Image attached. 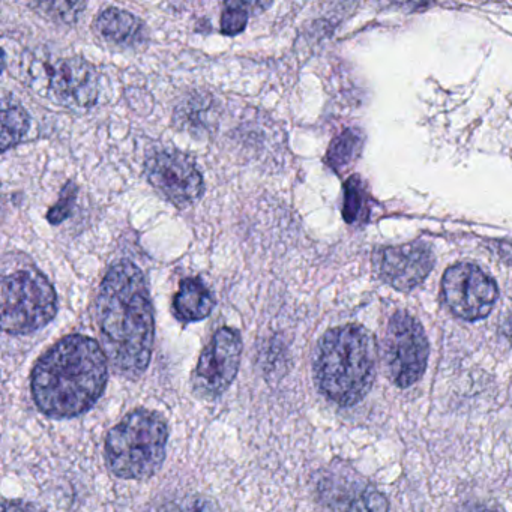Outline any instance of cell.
<instances>
[{
    "instance_id": "obj_11",
    "label": "cell",
    "mask_w": 512,
    "mask_h": 512,
    "mask_svg": "<svg viewBox=\"0 0 512 512\" xmlns=\"http://www.w3.org/2000/svg\"><path fill=\"white\" fill-rule=\"evenodd\" d=\"M433 263L430 247L422 242L385 248L376 254L380 277L397 290L419 286L430 274Z\"/></svg>"
},
{
    "instance_id": "obj_7",
    "label": "cell",
    "mask_w": 512,
    "mask_h": 512,
    "mask_svg": "<svg viewBox=\"0 0 512 512\" xmlns=\"http://www.w3.org/2000/svg\"><path fill=\"white\" fill-rule=\"evenodd\" d=\"M241 356L239 332L233 328L218 329L203 349L196 370L191 374L194 394L202 400L221 397L238 376Z\"/></svg>"
},
{
    "instance_id": "obj_9",
    "label": "cell",
    "mask_w": 512,
    "mask_h": 512,
    "mask_svg": "<svg viewBox=\"0 0 512 512\" xmlns=\"http://www.w3.org/2000/svg\"><path fill=\"white\" fill-rule=\"evenodd\" d=\"M442 289L452 313L469 322L484 319L496 304V283L472 263L451 266L443 275Z\"/></svg>"
},
{
    "instance_id": "obj_2",
    "label": "cell",
    "mask_w": 512,
    "mask_h": 512,
    "mask_svg": "<svg viewBox=\"0 0 512 512\" xmlns=\"http://www.w3.org/2000/svg\"><path fill=\"white\" fill-rule=\"evenodd\" d=\"M107 380L103 346L94 338L71 334L38 359L31 376L32 398L44 415L74 418L97 404Z\"/></svg>"
},
{
    "instance_id": "obj_19",
    "label": "cell",
    "mask_w": 512,
    "mask_h": 512,
    "mask_svg": "<svg viewBox=\"0 0 512 512\" xmlns=\"http://www.w3.org/2000/svg\"><path fill=\"white\" fill-rule=\"evenodd\" d=\"M158 512H220V509L209 497L187 494V496L170 500L166 505L161 506Z\"/></svg>"
},
{
    "instance_id": "obj_17",
    "label": "cell",
    "mask_w": 512,
    "mask_h": 512,
    "mask_svg": "<svg viewBox=\"0 0 512 512\" xmlns=\"http://www.w3.org/2000/svg\"><path fill=\"white\" fill-rule=\"evenodd\" d=\"M259 4H241V2H230L224 7L221 14V34L227 37H236L247 28L251 10Z\"/></svg>"
},
{
    "instance_id": "obj_18",
    "label": "cell",
    "mask_w": 512,
    "mask_h": 512,
    "mask_svg": "<svg viewBox=\"0 0 512 512\" xmlns=\"http://www.w3.org/2000/svg\"><path fill=\"white\" fill-rule=\"evenodd\" d=\"M77 193H79V188H77L76 182L70 181L65 184L58 202L47 212V220L52 226H59L73 215L74 208H76Z\"/></svg>"
},
{
    "instance_id": "obj_23",
    "label": "cell",
    "mask_w": 512,
    "mask_h": 512,
    "mask_svg": "<svg viewBox=\"0 0 512 512\" xmlns=\"http://www.w3.org/2000/svg\"><path fill=\"white\" fill-rule=\"evenodd\" d=\"M464 512H505V511H502V509L490 508V506H487V505H476V506H473V508L467 509V511H464Z\"/></svg>"
},
{
    "instance_id": "obj_20",
    "label": "cell",
    "mask_w": 512,
    "mask_h": 512,
    "mask_svg": "<svg viewBox=\"0 0 512 512\" xmlns=\"http://www.w3.org/2000/svg\"><path fill=\"white\" fill-rule=\"evenodd\" d=\"M343 512H389V503L385 494L368 488L356 494Z\"/></svg>"
},
{
    "instance_id": "obj_4",
    "label": "cell",
    "mask_w": 512,
    "mask_h": 512,
    "mask_svg": "<svg viewBox=\"0 0 512 512\" xmlns=\"http://www.w3.org/2000/svg\"><path fill=\"white\" fill-rule=\"evenodd\" d=\"M167 443L169 425L161 413L133 410L107 433V466L118 478L134 481L152 478L163 467Z\"/></svg>"
},
{
    "instance_id": "obj_15",
    "label": "cell",
    "mask_w": 512,
    "mask_h": 512,
    "mask_svg": "<svg viewBox=\"0 0 512 512\" xmlns=\"http://www.w3.org/2000/svg\"><path fill=\"white\" fill-rule=\"evenodd\" d=\"M364 146V134L356 128H349L338 134L326 152V163L335 172L340 173L353 163L361 154Z\"/></svg>"
},
{
    "instance_id": "obj_3",
    "label": "cell",
    "mask_w": 512,
    "mask_h": 512,
    "mask_svg": "<svg viewBox=\"0 0 512 512\" xmlns=\"http://www.w3.org/2000/svg\"><path fill=\"white\" fill-rule=\"evenodd\" d=\"M376 352L373 335L362 326L329 329L314 355L317 388L340 406L359 403L373 386Z\"/></svg>"
},
{
    "instance_id": "obj_21",
    "label": "cell",
    "mask_w": 512,
    "mask_h": 512,
    "mask_svg": "<svg viewBox=\"0 0 512 512\" xmlns=\"http://www.w3.org/2000/svg\"><path fill=\"white\" fill-rule=\"evenodd\" d=\"M34 7L41 13L49 14L52 19L61 20L64 23H74L79 19L86 5L82 2H41Z\"/></svg>"
},
{
    "instance_id": "obj_16",
    "label": "cell",
    "mask_w": 512,
    "mask_h": 512,
    "mask_svg": "<svg viewBox=\"0 0 512 512\" xmlns=\"http://www.w3.org/2000/svg\"><path fill=\"white\" fill-rule=\"evenodd\" d=\"M370 214V197L359 176H352L344 185L343 217L346 223H364Z\"/></svg>"
},
{
    "instance_id": "obj_12",
    "label": "cell",
    "mask_w": 512,
    "mask_h": 512,
    "mask_svg": "<svg viewBox=\"0 0 512 512\" xmlns=\"http://www.w3.org/2000/svg\"><path fill=\"white\" fill-rule=\"evenodd\" d=\"M95 31L107 43L121 49H136L148 38L145 23L139 17L115 7L101 11L95 19Z\"/></svg>"
},
{
    "instance_id": "obj_22",
    "label": "cell",
    "mask_w": 512,
    "mask_h": 512,
    "mask_svg": "<svg viewBox=\"0 0 512 512\" xmlns=\"http://www.w3.org/2000/svg\"><path fill=\"white\" fill-rule=\"evenodd\" d=\"M2 512H46L38 505L23 500H5Z\"/></svg>"
},
{
    "instance_id": "obj_10",
    "label": "cell",
    "mask_w": 512,
    "mask_h": 512,
    "mask_svg": "<svg viewBox=\"0 0 512 512\" xmlns=\"http://www.w3.org/2000/svg\"><path fill=\"white\" fill-rule=\"evenodd\" d=\"M100 82L97 70L80 56L62 58L49 70V95L70 110L92 109L97 104Z\"/></svg>"
},
{
    "instance_id": "obj_1",
    "label": "cell",
    "mask_w": 512,
    "mask_h": 512,
    "mask_svg": "<svg viewBox=\"0 0 512 512\" xmlns=\"http://www.w3.org/2000/svg\"><path fill=\"white\" fill-rule=\"evenodd\" d=\"M95 317L107 358L119 376L137 380L154 352L155 317L145 274L130 260H118L101 281Z\"/></svg>"
},
{
    "instance_id": "obj_14",
    "label": "cell",
    "mask_w": 512,
    "mask_h": 512,
    "mask_svg": "<svg viewBox=\"0 0 512 512\" xmlns=\"http://www.w3.org/2000/svg\"><path fill=\"white\" fill-rule=\"evenodd\" d=\"M31 128V116L16 101L5 97L2 101V152L20 145Z\"/></svg>"
},
{
    "instance_id": "obj_8",
    "label": "cell",
    "mask_w": 512,
    "mask_h": 512,
    "mask_svg": "<svg viewBox=\"0 0 512 512\" xmlns=\"http://www.w3.org/2000/svg\"><path fill=\"white\" fill-rule=\"evenodd\" d=\"M149 184L178 208L193 205L205 191L199 167L188 155L173 149L155 152L145 163Z\"/></svg>"
},
{
    "instance_id": "obj_5",
    "label": "cell",
    "mask_w": 512,
    "mask_h": 512,
    "mask_svg": "<svg viewBox=\"0 0 512 512\" xmlns=\"http://www.w3.org/2000/svg\"><path fill=\"white\" fill-rule=\"evenodd\" d=\"M58 313V295L37 269H19L2 278V329L28 335L49 325Z\"/></svg>"
},
{
    "instance_id": "obj_13",
    "label": "cell",
    "mask_w": 512,
    "mask_h": 512,
    "mask_svg": "<svg viewBox=\"0 0 512 512\" xmlns=\"http://www.w3.org/2000/svg\"><path fill=\"white\" fill-rule=\"evenodd\" d=\"M214 307V295L200 278L190 277L181 281L178 293L173 298V313L181 322L205 320L211 316Z\"/></svg>"
},
{
    "instance_id": "obj_6",
    "label": "cell",
    "mask_w": 512,
    "mask_h": 512,
    "mask_svg": "<svg viewBox=\"0 0 512 512\" xmlns=\"http://www.w3.org/2000/svg\"><path fill=\"white\" fill-rule=\"evenodd\" d=\"M427 335L421 323L406 311L392 316L386 329L385 362L389 379L398 388L415 385L427 370Z\"/></svg>"
}]
</instances>
